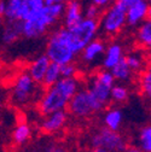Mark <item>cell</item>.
<instances>
[{
    "label": "cell",
    "instance_id": "9a60e30c",
    "mask_svg": "<svg viewBox=\"0 0 151 152\" xmlns=\"http://www.w3.org/2000/svg\"><path fill=\"white\" fill-rule=\"evenodd\" d=\"M84 18V3L76 1V0L65 1V9L62 17L63 28L70 29L79 24Z\"/></svg>",
    "mask_w": 151,
    "mask_h": 152
},
{
    "label": "cell",
    "instance_id": "ffe728a7",
    "mask_svg": "<svg viewBox=\"0 0 151 152\" xmlns=\"http://www.w3.org/2000/svg\"><path fill=\"white\" fill-rule=\"evenodd\" d=\"M103 123L105 128L112 132H120L123 123V112L119 107L106 109L103 116Z\"/></svg>",
    "mask_w": 151,
    "mask_h": 152
},
{
    "label": "cell",
    "instance_id": "ac0fdd59",
    "mask_svg": "<svg viewBox=\"0 0 151 152\" xmlns=\"http://www.w3.org/2000/svg\"><path fill=\"white\" fill-rule=\"evenodd\" d=\"M22 36V22L5 21L4 29L0 34V42L5 46H10L17 42Z\"/></svg>",
    "mask_w": 151,
    "mask_h": 152
},
{
    "label": "cell",
    "instance_id": "9c48e42d",
    "mask_svg": "<svg viewBox=\"0 0 151 152\" xmlns=\"http://www.w3.org/2000/svg\"><path fill=\"white\" fill-rule=\"evenodd\" d=\"M68 33L71 47L76 56H79L89 42L97 39V35L99 33V21L84 18L79 24L68 29Z\"/></svg>",
    "mask_w": 151,
    "mask_h": 152
},
{
    "label": "cell",
    "instance_id": "4dcf8cb0",
    "mask_svg": "<svg viewBox=\"0 0 151 152\" xmlns=\"http://www.w3.org/2000/svg\"><path fill=\"white\" fill-rule=\"evenodd\" d=\"M125 152H143L139 147H137L136 145H128V147L126 148Z\"/></svg>",
    "mask_w": 151,
    "mask_h": 152
},
{
    "label": "cell",
    "instance_id": "7402d4cb",
    "mask_svg": "<svg viewBox=\"0 0 151 152\" xmlns=\"http://www.w3.org/2000/svg\"><path fill=\"white\" fill-rule=\"evenodd\" d=\"M138 88L141 97L151 103V65H146V68L139 74Z\"/></svg>",
    "mask_w": 151,
    "mask_h": 152
},
{
    "label": "cell",
    "instance_id": "f1b7e54d",
    "mask_svg": "<svg viewBox=\"0 0 151 152\" xmlns=\"http://www.w3.org/2000/svg\"><path fill=\"white\" fill-rule=\"evenodd\" d=\"M92 3L96 6H98L102 11H104L106 7H109L111 5V1H109V0H93Z\"/></svg>",
    "mask_w": 151,
    "mask_h": 152
},
{
    "label": "cell",
    "instance_id": "484cf974",
    "mask_svg": "<svg viewBox=\"0 0 151 152\" xmlns=\"http://www.w3.org/2000/svg\"><path fill=\"white\" fill-rule=\"evenodd\" d=\"M129 97H130V92L126 85L115 83V86L111 88V93H110L111 102H114L116 104H123L128 102Z\"/></svg>",
    "mask_w": 151,
    "mask_h": 152
},
{
    "label": "cell",
    "instance_id": "e0dca14e",
    "mask_svg": "<svg viewBox=\"0 0 151 152\" xmlns=\"http://www.w3.org/2000/svg\"><path fill=\"white\" fill-rule=\"evenodd\" d=\"M134 42L143 52L151 50V18H146L134 29Z\"/></svg>",
    "mask_w": 151,
    "mask_h": 152
},
{
    "label": "cell",
    "instance_id": "d6a6232c",
    "mask_svg": "<svg viewBox=\"0 0 151 152\" xmlns=\"http://www.w3.org/2000/svg\"><path fill=\"white\" fill-rule=\"evenodd\" d=\"M145 58H146V63L147 65H151V50L145 52Z\"/></svg>",
    "mask_w": 151,
    "mask_h": 152
},
{
    "label": "cell",
    "instance_id": "4fadbf2b",
    "mask_svg": "<svg viewBox=\"0 0 151 152\" xmlns=\"http://www.w3.org/2000/svg\"><path fill=\"white\" fill-rule=\"evenodd\" d=\"M150 3L146 0H130V5L126 11L127 27L137 28L147 18Z\"/></svg>",
    "mask_w": 151,
    "mask_h": 152
},
{
    "label": "cell",
    "instance_id": "e575fe53",
    "mask_svg": "<svg viewBox=\"0 0 151 152\" xmlns=\"http://www.w3.org/2000/svg\"><path fill=\"white\" fill-rule=\"evenodd\" d=\"M88 152H106V151L100 150V148H92V150H91V151H88Z\"/></svg>",
    "mask_w": 151,
    "mask_h": 152
},
{
    "label": "cell",
    "instance_id": "4316f807",
    "mask_svg": "<svg viewBox=\"0 0 151 152\" xmlns=\"http://www.w3.org/2000/svg\"><path fill=\"white\" fill-rule=\"evenodd\" d=\"M103 11L96 6L92 1H88V3H84V17L85 18H88V20H98L102 16Z\"/></svg>",
    "mask_w": 151,
    "mask_h": 152
},
{
    "label": "cell",
    "instance_id": "1f68e13d",
    "mask_svg": "<svg viewBox=\"0 0 151 152\" xmlns=\"http://www.w3.org/2000/svg\"><path fill=\"white\" fill-rule=\"evenodd\" d=\"M50 152H67V150L64 147H62V146H53L50 150Z\"/></svg>",
    "mask_w": 151,
    "mask_h": 152
},
{
    "label": "cell",
    "instance_id": "52a82bcc",
    "mask_svg": "<svg viewBox=\"0 0 151 152\" xmlns=\"http://www.w3.org/2000/svg\"><path fill=\"white\" fill-rule=\"evenodd\" d=\"M104 109L105 107L94 99V97L84 86L69 102L67 112L76 120H87Z\"/></svg>",
    "mask_w": 151,
    "mask_h": 152
},
{
    "label": "cell",
    "instance_id": "277c9868",
    "mask_svg": "<svg viewBox=\"0 0 151 152\" xmlns=\"http://www.w3.org/2000/svg\"><path fill=\"white\" fill-rule=\"evenodd\" d=\"M45 56L51 63L59 66L75 63L78 56L71 47L68 29L59 27L48 35L45 47Z\"/></svg>",
    "mask_w": 151,
    "mask_h": 152
},
{
    "label": "cell",
    "instance_id": "d4e9b609",
    "mask_svg": "<svg viewBox=\"0 0 151 152\" xmlns=\"http://www.w3.org/2000/svg\"><path fill=\"white\" fill-rule=\"evenodd\" d=\"M62 79L61 76V66L57 65V64H53L51 63L46 74H45V77L43 80V83H41V87L43 88H48L53 85H56L59 80Z\"/></svg>",
    "mask_w": 151,
    "mask_h": 152
},
{
    "label": "cell",
    "instance_id": "8fae6325",
    "mask_svg": "<svg viewBox=\"0 0 151 152\" xmlns=\"http://www.w3.org/2000/svg\"><path fill=\"white\" fill-rule=\"evenodd\" d=\"M105 48H106V41L103 37H97L80 52L79 59L84 65L89 66L103 58Z\"/></svg>",
    "mask_w": 151,
    "mask_h": 152
},
{
    "label": "cell",
    "instance_id": "ba28073f",
    "mask_svg": "<svg viewBox=\"0 0 151 152\" xmlns=\"http://www.w3.org/2000/svg\"><path fill=\"white\" fill-rule=\"evenodd\" d=\"M89 144L92 148H100L106 152H125L128 147V140L121 132H112L105 127L92 133Z\"/></svg>",
    "mask_w": 151,
    "mask_h": 152
},
{
    "label": "cell",
    "instance_id": "f546056e",
    "mask_svg": "<svg viewBox=\"0 0 151 152\" xmlns=\"http://www.w3.org/2000/svg\"><path fill=\"white\" fill-rule=\"evenodd\" d=\"M5 9H6V0H0V17L1 18H4Z\"/></svg>",
    "mask_w": 151,
    "mask_h": 152
},
{
    "label": "cell",
    "instance_id": "836d02e7",
    "mask_svg": "<svg viewBox=\"0 0 151 152\" xmlns=\"http://www.w3.org/2000/svg\"><path fill=\"white\" fill-rule=\"evenodd\" d=\"M4 24H5V20L0 17V34H1V31H3V29H4Z\"/></svg>",
    "mask_w": 151,
    "mask_h": 152
},
{
    "label": "cell",
    "instance_id": "6da1fadb",
    "mask_svg": "<svg viewBox=\"0 0 151 152\" xmlns=\"http://www.w3.org/2000/svg\"><path fill=\"white\" fill-rule=\"evenodd\" d=\"M84 87L82 80L79 76L71 79H61L56 85L44 88L36 102V110L41 116L67 110L71 98Z\"/></svg>",
    "mask_w": 151,
    "mask_h": 152
},
{
    "label": "cell",
    "instance_id": "2e32d148",
    "mask_svg": "<svg viewBox=\"0 0 151 152\" xmlns=\"http://www.w3.org/2000/svg\"><path fill=\"white\" fill-rule=\"evenodd\" d=\"M50 64H51V62L48 61V58L44 53V54L37 56L35 59H33L28 64L26 71L28 72V75L30 76V77L33 79V81H35L37 85L41 86L43 80L45 77V74H46Z\"/></svg>",
    "mask_w": 151,
    "mask_h": 152
},
{
    "label": "cell",
    "instance_id": "83f0119b",
    "mask_svg": "<svg viewBox=\"0 0 151 152\" xmlns=\"http://www.w3.org/2000/svg\"><path fill=\"white\" fill-rule=\"evenodd\" d=\"M61 76L62 79H71L79 76V68L76 63H69L61 66Z\"/></svg>",
    "mask_w": 151,
    "mask_h": 152
},
{
    "label": "cell",
    "instance_id": "d6986e66",
    "mask_svg": "<svg viewBox=\"0 0 151 152\" xmlns=\"http://www.w3.org/2000/svg\"><path fill=\"white\" fill-rule=\"evenodd\" d=\"M123 59H125L126 64L128 65V68L134 74H140L147 65L146 58H145V52H143L138 48L126 52Z\"/></svg>",
    "mask_w": 151,
    "mask_h": 152
},
{
    "label": "cell",
    "instance_id": "5b68a950",
    "mask_svg": "<svg viewBox=\"0 0 151 152\" xmlns=\"http://www.w3.org/2000/svg\"><path fill=\"white\" fill-rule=\"evenodd\" d=\"M130 5V0H116L106 7L99 18V31L105 36L119 35L126 27V11Z\"/></svg>",
    "mask_w": 151,
    "mask_h": 152
},
{
    "label": "cell",
    "instance_id": "7c38bea8",
    "mask_svg": "<svg viewBox=\"0 0 151 152\" xmlns=\"http://www.w3.org/2000/svg\"><path fill=\"white\" fill-rule=\"evenodd\" d=\"M69 115L67 110L57 111L50 113V115L43 116L41 121L39 122V128L45 134H56L64 129V127L68 123Z\"/></svg>",
    "mask_w": 151,
    "mask_h": 152
},
{
    "label": "cell",
    "instance_id": "cb8c5ba5",
    "mask_svg": "<svg viewBox=\"0 0 151 152\" xmlns=\"http://www.w3.org/2000/svg\"><path fill=\"white\" fill-rule=\"evenodd\" d=\"M137 142L136 146L143 152H151V124H146L139 129Z\"/></svg>",
    "mask_w": 151,
    "mask_h": 152
},
{
    "label": "cell",
    "instance_id": "5bb4252c",
    "mask_svg": "<svg viewBox=\"0 0 151 152\" xmlns=\"http://www.w3.org/2000/svg\"><path fill=\"white\" fill-rule=\"evenodd\" d=\"M125 46L120 41H110L106 44V48L102 58V69L111 70L125 58Z\"/></svg>",
    "mask_w": 151,
    "mask_h": 152
},
{
    "label": "cell",
    "instance_id": "d590c367",
    "mask_svg": "<svg viewBox=\"0 0 151 152\" xmlns=\"http://www.w3.org/2000/svg\"><path fill=\"white\" fill-rule=\"evenodd\" d=\"M150 5H149V11H147V18H151V1H149Z\"/></svg>",
    "mask_w": 151,
    "mask_h": 152
},
{
    "label": "cell",
    "instance_id": "603a6c76",
    "mask_svg": "<svg viewBox=\"0 0 151 152\" xmlns=\"http://www.w3.org/2000/svg\"><path fill=\"white\" fill-rule=\"evenodd\" d=\"M111 75L114 76V79L115 81H119L121 85H125L127 82H130V81H133L134 80V76L136 74L132 71L128 65L126 64L125 59H122L117 65H115L114 68H112L110 70Z\"/></svg>",
    "mask_w": 151,
    "mask_h": 152
},
{
    "label": "cell",
    "instance_id": "7a4b0ae2",
    "mask_svg": "<svg viewBox=\"0 0 151 152\" xmlns=\"http://www.w3.org/2000/svg\"><path fill=\"white\" fill-rule=\"evenodd\" d=\"M65 1L44 0V6L22 22V35L26 39H39L62 20Z\"/></svg>",
    "mask_w": 151,
    "mask_h": 152
},
{
    "label": "cell",
    "instance_id": "3957f363",
    "mask_svg": "<svg viewBox=\"0 0 151 152\" xmlns=\"http://www.w3.org/2000/svg\"><path fill=\"white\" fill-rule=\"evenodd\" d=\"M43 87L37 85L28 75L26 70L20 71L13 79V82L10 88V102L16 107H27L32 104H36L39 100Z\"/></svg>",
    "mask_w": 151,
    "mask_h": 152
},
{
    "label": "cell",
    "instance_id": "44dd1931",
    "mask_svg": "<svg viewBox=\"0 0 151 152\" xmlns=\"http://www.w3.org/2000/svg\"><path fill=\"white\" fill-rule=\"evenodd\" d=\"M33 135V128L28 122H18L16 124V127L12 130L11 134V140L15 145L17 146H22L26 142H28L30 140Z\"/></svg>",
    "mask_w": 151,
    "mask_h": 152
},
{
    "label": "cell",
    "instance_id": "8992f818",
    "mask_svg": "<svg viewBox=\"0 0 151 152\" xmlns=\"http://www.w3.org/2000/svg\"><path fill=\"white\" fill-rule=\"evenodd\" d=\"M115 83L116 81L114 76L111 75V72L109 70L100 68L88 76L85 87L94 97V99L99 104H102L104 107H106L111 102L110 93H111V88L115 86Z\"/></svg>",
    "mask_w": 151,
    "mask_h": 152
},
{
    "label": "cell",
    "instance_id": "30bf717a",
    "mask_svg": "<svg viewBox=\"0 0 151 152\" xmlns=\"http://www.w3.org/2000/svg\"><path fill=\"white\" fill-rule=\"evenodd\" d=\"M44 6V0H6L4 20L24 22Z\"/></svg>",
    "mask_w": 151,
    "mask_h": 152
}]
</instances>
